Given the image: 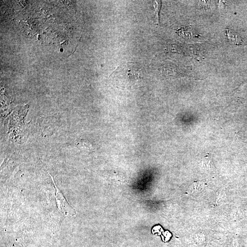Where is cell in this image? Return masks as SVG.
<instances>
[{"instance_id":"2","label":"cell","mask_w":247,"mask_h":247,"mask_svg":"<svg viewBox=\"0 0 247 247\" xmlns=\"http://www.w3.org/2000/svg\"><path fill=\"white\" fill-rule=\"evenodd\" d=\"M54 185L57 190L56 192V200H57V204L58 208L60 211L65 215H69L71 216H73L76 214V210L74 209L73 208L70 206L69 203L67 202L66 199L63 194L61 191L57 187L55 182H54Z\"/></svg>"},{"instance_id":"3","label":"cell","mask_w":247,"mask_h":247,"mask_svg":"<svg viewBox=\"0 0 247 247\" xmlns=\"http://www.w3.org/2000/svg\"><path fill=\"white\" fill-rule=\"evenodd\" d=\"M161 1H154V4H153L155 19H156V22L158 24L159 23V13L161 7Z\"/></svg>"},{"instance_id":"4","label":"cell","mask_w":247,"mask_h":247,"mask_svg":"<svg viewBox=\"0 0 247 247\" xmlns=\"http://www.w3.org/2000/svg\"><path fill=\"white\" fill-rule=\"evenodd\" d=\"M226 36L227 39L232 43L234 44L238 43V36L231 30H226Z\"/></svg>"},{"instance_id":"7","label":"cell","mask_w":247,"mask_h":247,"mask_svg":"<svg viewBox=\"0 0 247 247\" xmlns=\"http://www.w3.org/2000/svg\"><path fill=\"white\" fill-rule=\"evenodd\" d=\"M210 1H199L198 8L201 10H206L209 8L210 6Z\"/></svg>"},{"instance_id":"5","label":"cell","mask_w":247,"mask_h":247,"mask_svg":"<svg viewBox=\"0 0 247 247\" xmlns=\"http://www.w3.org/2000/svg\"><path fill=\"white\" fill-rule=\"evenodd\" d=\"M202 163L206 167H209V168H211L214 167L211 157L209 154L204 157Z\"/></svg>"},{"instance_id":"1","label":"cell","mask_w":247,"mask_h":247,"mask_svg":"<svg viewBox=\"0 0 247 247\" xmlns=\"http://www.w3.org/2000/svg\"><path fill=\"white\" fill-rule=\"evenodd\" d=\"M111 75L122 82L124 85L133 86L142 81L143 71L141 66L136 63L122 64Z\"/></svg>"},{"instance_id":"8","label":"cell","mask_w":247,"mask_h":247,"mask_svg":"<svg viewBox=\"0 0 247 247\" xmlns=\"http://www.w3.org/2000/svg\"><path fill=\"white\" fill-rule=\"evenodd\" d=\"M167 49L168 51L172 52L178 53V52H180V51H181V49H180V47L177 45H172V44H170V45H167Z\"/></svg>"},{"instance_id":"6","label":"cell","mask_w":247,"mask_h":247,"mask_svg":"<svg viewBox=\"0 0 247 247\" xmlns=\"http://www.w3.org/2000/svg\"><path fill=\"white\" fill-rule=\"evenodd\" d=\"M178 33L179 35L182 36V37H185V38H189L192 35V32L190 30L187 28H182L178 30Z\"/></svg>"}]
</instances>
